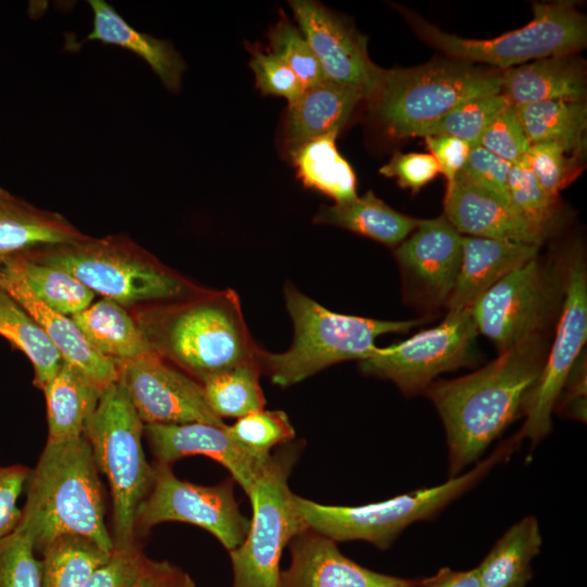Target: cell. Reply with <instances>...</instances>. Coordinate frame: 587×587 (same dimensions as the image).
<instances>
[{"mask_svg": "<svg viewBox=\"0 0 587 587\" xmlns=\"http://www.w3.org/2000/svg\"><path fill=\"white\" fill-rule=\"evenodd\" d=\"M270 50L298 77L304 88L325 82L322 67L309 42L286 15L268 32Z\"/></svg>", "mask_w": 587, "mask_h": 587, "instance_id": "cell-41", "label": "cell"}, {"mask_svg": "<svg viewBox=\"0 0 587 587\" xmlns=\"http://www.w3.org/2000/svg\"><path fill=\"white\" fill-rule=\"evenodd\" d=\"M582 150H572L553 141L530 143L525 163L541 187L558 197L582 172Z\"/></svg>", "mask_w": 587, "mask_h": 587, "instance_id": "cell-40", "label": "cell"}, {"mask_svg": "<svg viewBox=\"0 0 587 587\" xmlns=\"http://www.w3.org/2000/svg\"><path fill=\"white\" fill-rule=\"evenodd\" d=\"M0 587H41V560L17 529L0 540Z\"/></svg>", "mask_w": 587, "mask_h": 587, "instance_id": "cell-42", "label": "cell"}, {"mask_svg": "<svg viewBox=\"0 0 587 587\" xmlns=\"http://www.w3.org/2000/svg\"><path fill=\"white\" fill-rule=\"evenodd\" d=\"M111 553L89 538L61 536L41 553V587H84Z\"/></svg>", "mask_w": 587, "mask_h": 587, "instance_id": "cell-35", "label": "cell"}, {"mask_svg": "<svg viewBox=\"0 0 587 587\" xmlns=\"http://www.w3.org/2000/svg\"><path fill=\"white\" fill-rule=\"evenodd\" d=\"M285 303L294 324L290 347L280 353L260 348L261 373L288 387L336 363L362 361L376 349L375 340L389 333H405L419 321H383L333 312L300 292L292 284L284 288Z\"/></svg>", "mask_w": 587, "mask_h": 587, "instance_id": "cell-5", "label": "cell"}, {"mask_svg": "<svg viewBox=\"0 0 587 587\" xmlns=\"http://www.w3.org/2000/svg\"><path fill=\"white\" fill-rule=\"evenodd\" d=\"M249 51L251 52L250 67L261 93L284 97L289 104L295 102L304 87L294 72L268 51L263 52L259 48H251Z\"/></svg>", "mask_w": 587, "mask_h": 587, "instance_id": "cell-44", "label": "cell"}, {"mask_svg": "<svg viewBox=\"0 0 587 587\" xmlns=\"http://www.w3.org/2000/svg\"><path fill=\"white\" fill-rule=\"evenodd\" d=\"M137 587H196L190 576L167 561L148 560Z\"/></svg>", "mask_w": 587, "mask_h": 587, "instance_id": "cell-51", "label": "cell"}, {"mask_svg": "<svg viewBox=\"0 0 587 587\" xmlns=\"http://www.w3.org/2000/svg\"><path fill=\"white\" fill-rule=\"evenodd\" d=\"M26 501L17 530L36 553L65 535L91 539L113 551L105 525L102 483L85 436L48 441L26 482Z\"/></svg>", "mask_w": 587, "mask_h": 587, "instance_id": "cell-2", "label": "cell"}, {"mask_svg": "<svg viewBox=\"0 0 587 587\" xmlns=\"http://www.w3.org/2000/svg\"><path fill=\"white\" fill-rule=\"evenodd\" d=\"M586 363L582 357L574 365L564 388H567L566 396L559 405V412L563 415L579 421H586ZM563 388V389H564Z\"/></svg>", "mask_w": 587, "mask_h": 587, "instance_id": "cell-50", "label": "cell"}, {"mask_svg": "<svg viewBox=\"0 0 587 587\" xmlns=\"http://www.w3.org/2000/svg\"><path fill=\"white\" fill-rule=\"evenodd\" d=\"M92 28L86 40L128 50L142 59L171 92H179L186 64L171 41L155 38L130 26L113 5L104 0H89Z\"/></svg>", "mask_w": 587, "mask_h": 587, "instance_id": "cell-25", "label": "cell"}, {"mask_svg": "<svg viewBox=\"0 0 587 587\" xmlns=\"http://www.w3.org/2000/svg\"><path fill=\"white\" fill-rule=\"evenodd\" d=\"M313 221L342 227L395 248L416 228L421 220L394 210L370 190L353 200L322 207Z\"/></svg>", "mask_w": 587, "mask_h": 587, "instance_id": "cell-29", "label": "cell"}, {"mask_svg": "<svg viewBox=\"0 0 587 587\" xmlns=\"http://www.w3.org/2000/svg\"><path fill=\"white\" fill-rule=\"evenodd\" d=\"M164 522L197 525L211 533L230 552L246 538L250 520L239 510L233 479L213 486L182 480L171 465L157 463L149 495L140 503L136 532Z\"/></svg>", "mask_w": 587, "mask_h": 587, "instance_id": "cell-13", "label": "cell"}, {"mask_svg": "<svg viewBox=\"0 0 587 587\" xmlns=\"http://www.w3.org/2000/svg\"><path fill=\"white\" fill-rule=\"evenodd\" d=\"M71 319L89 344L115 363L154 351L125 307L111 299L102 298Z\"/></svg>", "mask_w": 587, "mask_h": 587, "instance_id": "cell-28", "label": "cell"}, {"mask_svg": "<svg viewBox=\"0 0 587 587\" xmlns=\"http://www.w3.org/2000/svg\"><path fill=\"white\" fill-rule=\"evenodd\" d=\"M115 364L117 382L143 424L226 425L210 409L202 385L170 365L155 351Z\"/></svg>", "mask_w": 587, "mask_h": 587, "instance_id": "cell-15", "label": "cell"}, {"mask_svg": "<svg viewBox=\"0 0 587 587\" xmlns=\"http://www.w3.org/2000/svg\"><path fill=\"white\" fill-rule=\"evenodd\" d=\"M289 3L326 80L353 88L366 100L383 71L370 59L366 39L319 2L296 0Z\"/></svg>", "mask_w": 587, "mask_h": 587, "instance_id": "cell-17", "label": "cell"}, {"mask_svg": "<svg viewBox=\"0 0 587 587\" xmlns=\"http://www.w3.org/2000/svg\"><path fill=\"white\" fill-rule=\"evenodd\" d=\"M530 143L553 141L572 150L585 149V100H549L515 105Z\"/></svg>", "mask_w": 587, "mask_h": 587, "instance_id": "cell-34", "label": "cell"}, {"mask_svg": "<svg viewBox=\"0 0 587 587\" xmlns=\"http://www.w3.org/2000/svg\"><path fill=\"white\" fill-rule=\"evenodd\" d=\"M414 587H483L477 570L454 571L442 567L434 575L416 579Z\"/></svg>", "mask_w": 587, "mask_h": 587, "instance_id": "cell-52", "label": "cell"}, {"mask_svg": "<svg viewBox=\"0 0 587 587\" xmlns=\"http://www.w3.org/2000/svg\"><path fill=\"white\" fill-rule=\"evenodd\" d=\"M501 92V71L453 59L383 70L370 97L371 116L389 136L417 137L462 102Z\"/></svg>", "mask_w": 587, "mask_h": 587, "instance_id": "cell-6", "label": "cell"}, {"mask_svg": "<svg viewBox=\"0 0 587 587\" xmlns=\"http://www.w3.org/2000/svg\"><path fill=\"white\" fill-rule=\"evenodd\" d=\"M85 236L63 215L38 208L0 187V262Z\"/></svg>", "mask_w": 587, "mask_h": 587, "instance_id": "cell-24", "label": "cell"}, {"mask_svg": "<svg viewBox=\"0 0 587 587\" xmlns=\"http://www.w3.org/2000/svg\"><path fill=\"white\" fill-rule=\"evenodd\" d=\"M261 370L255 361L239 364L204 380L205 400L212 412L223 417L240 419L264 409L265 398L260 385Z\"/></svg>", "mask_w": 587, "mask_h": 587, "instance_id": "cell-36", "label": "cell"}, {"mask_svg": "<svg viewBox=\"0 0 587 587\" xmlns=\"http://www.w3.org/2000/svg\"><path fill=\"white\" fill-rule=\"evenodd\" d=\"M379 174L396 178L401 188L417 192L439 174V166L430 153L396 152L379 168Z\"/></svg>", "mask_w": 587, "mask_h": 587, "instance_id": "cell-47", "label": "cell"}, {"mask_svg": "<svg viewBox=\"0 0 587 587\" xmlns=\"http://www.w3.org/2000/svg\"><path fill=\"white\" fill-rule=\"evenodd\" d=\"M542 538L534 516L512 525L476 566L483 587H525Z\"/></svg>", "mask_w": 587, "mask_h": 587, "instance_id": "cell-31", "label": "cell"}, {"mask_svg": "<svg viewBox=\"0 0 587 587\" xmlns=\"http://www.w3.org/2000/svg\"><path fill=\"white\" fill-rule=\"evenodd\" d=\"M576 54L548 57L501 71V93L513 105L585 100L586 67Z\"/></svg>", "mask_w": 587, "mask_h": 587, "instance_id": "cell-23", "label": "cell"}, {"mask_svg": "<svg viewBox=\"0 0 587 587\" xmlns=\"http://www.w3.org/2000/svg\"><path fill=\"white\" fill-rule=\"evenodd\" d=\"M0 276L15 279L50 309L72 316L92 303L95 294L71 274L22 253L0 262Z\"/></svg>", "mask_w": 587, "mask_h": 587, "instance_id": "cell-32", "label": "cell"}, {"mask_svg": "<svg viewBox=\"0 0 587 587\" xmlns=\"http://www.w3.org/2000/svg\"><path fill=\"white\" fill-rule=\"evenodd\" d=\"M152 349L202 384L255 361L260 347L233 289L209 291L147 311L137 322Z\"/></svg>", "mask_w": 587, "mask_h": 587, "instance_id": "cell-3", "label": "cell"}, {"mask_svg": "<svg viewBox=\"0 0 587 587\" xmlns=\"http://www.w3.org/2000/svg\"><path fill=\"white\" fill-rule=\"evenodd\" d=\"M25 254L71 274L93 294L125 308L178 301L204 291L124 235L85 236Z\"/></svg>", "mask_w": 587, "mask_h": 587, "instance_id": "cell-4", "label": "cell"}, {"mask_svg": "<svg viewBox=\"0 0 587 587\" xmlns=\"http://www.w3.org/2000/svg\"><path fill=\"white\" fill-rule=\"evenodd\" d=\"M415 34L450 59L504 71L535 60L583 50L587 22L572 1L537 2L523 27L491 39H469L442 32L412 11L399 8Z\"/></svg>", "mask_w": 587, "mask_h": 587, "instance_id": "cell-9", "label": "cell"}, {"mask_svg": "<svg viewBox=\"0 0 587 587\" xmlns=\"http://www.w3.org/2000/svg\"><path fill=\"white\" fill-rule=\"evenodd\" d=\"M478 146L510 164L525 160L530 142L515 105L509 102L494 116L485 128Z\"/></svg>", "mask_w": 587, "mask_h": 587, "instance_id": "cell-43", "label": "cell"}, {"mask_svg": "<svg viewBox=\"0 0 587 587\" xmlns=\"http://www.w3.org/2000/svg\"><path fill=\"white\" fill-rule=\"evenodd\" d=\"M545 359L542 336L534 334L478 371L425 389L446 429L450 477L477 460L523 413Z\"/></svg>", "mask_w": 587, "mask_h": 587, "instance_id": "cell-1", "label": "cell"}, {"mask_svg": "<svg viewBox=\"0 0 587 587\" xmlns=\"http://www.w3.org/2000/svg\"><path fill=\"white\" fill-rule=\"evenodd\" d=\"M226 426L201 422L145 424L143 434L157 463L172 465L185 457H208L223 465L248 496L271 458L262 461L247 453Z\"/></svg>", "mask_w": 587, "mask_h": 587, "instance_id": "cell-18", "label": "cell"}, {"mask_svg": "<svg viewBox=\"0 0 587 587\" xmlns=\"http://www.w3.org/2000/svg\"><path fill=\"white\" fill-rule=\"evenodd\" d=\"M563 301L555 336L523 407L517 433L533 448L551 430V415L587 339V272L580 248L572 250L561 278Z\"/></svg>", "mask_w": 587, "mask_h": 587, "instance_id": "cell-11", "label": "cell"}, {"mask_svg": "<svg viewBox=\"0 0 587 587\" xmlns=\"http://www.w3.org/2000/svg\"><path fill=\"white\" fill-rule=\"evenodd\" d=\"M298 453L292 445L272 454L248 495L252 507L249 530L229 552L233 587H280L283 550L309 529L288 485Z\"/></svg>", "mask_w": 587, "mask_h": 587, "instance_id": "cell-10", "label": "cell"}, {"mask_svg": "<svg viewBox=\"0 0 587 587\" xmlns=\"http://www.w3.org/2000/svg\"><path fill=\"white\" fill-rule=\"evenodd\" d=\"M409 302L427 309L448 304L462 259V235L442 214L421 220L395 249Z\"/></svg>", "mask_w": 587, "mask_h": 587, "instance_id": "cell-16", "label": "cell"}, {"mask_svg": "<svg viewBox=\"0 0 587 587\" xmlns=\"http://www.w3.org/2000/svg\"><path fill=\"white\" fill-rule=\"evenodd\" d=\"M0 335L29 359L38 389L54 377L63 359L38 322L0 287Z\"/></svg>", "mask_w": 587, "mask_h": 587, "instance_id": "cell-33", "label": "cell"}, {"mask_svg": "<svg viewBox=\"0 0 587 587\" xmlns=\"http://www.w3.org/2000/svg\"><path fill=\"white\" fill-rule=\"evenodd\" d=\"M507 196L517 213L549 234L557 221L558 197L541 187L525 160L511 165Z\"/></svg>", "mask_w": 587, "mask_h": 587, "instance_id": "cell-39", "label": "cell"}, {"mask_svg": "<svg viewBox=\"0 0 587 587\" xmlns=\"http://www.w3.org/2000/svg\"><path fill=\"white\" fill-rule=\"evenodd\" d=\"M291 562L280 573V587H414V579L361 566L344 555L336 541L312 529L289 544Z\"/></svg>", "mask_w": 587, "mask_h": 587, "instance_id": "cell-19", "label": "cell"}, {"mask_svg": "<svg viewBox=\"0 0 587 587\" xmlns=\"http://www.w3.org/2000/svg\"><path fill=\"white\" fill-rule=\"evenodd\" d=\"M520 438L511 437L466 473L441 485L419 489L363 505H329L296 495L297 508L309 529L334 541L363 540L389 548L412 523L435 517L445 507L475 486L498 463L516 450Z\"/></svg>", "mask_w": 587, "mask_h": 587, "instance_id": "cell-7", "label": "cell"}, {"mask_svg": "<svg viewBox=\"0 0 587 587\" xmlns=\"http://www.w3.org/2000/svg\"><path fill=\"white\" fill-rule=\"evenodd\" d=\"M29 471L21 464L0 466V540L20 524L22 509L17 507V499L25 489Z\"/></svg>", "mask_w": 587, "mask_h": 587, "instance_id": "cell-48", "label": "cell"}, {"mask_svg": "<svg viewBox=\"0 0 587 587\" xmlns=\"http://www.w3.org/2000/svg\"><path fill=\"white\" fill-rule=\"evenodd\" d=\"M478 335L471 310L448 311L437 326L359 361L365 375L389 379L408 397L425 391L441 373L469 365Z\"/></svg>", "mask_w": 587, "mask_h": 587, "instance_id": "cell-12", "label": "cell"}, {"mask_svg": "<svg viewBox=\"0 0 587 587\" xmlns=\"http://www.w3.org/2000/svg\"><path fill=\"white\" fill-rule=\"evenodd\" d=\"M508 103L501 92L466 100L423 128L417 137L446 136L476 147L487 125Z\"/></svg>", "mask_w": 587, "mask_h": 587, "instance_id": "cell-37", "label": "cell"}, {"mask_svg": "<svg viewBox=\"0 0 587 587\" xmlns=\"http://www.w3.org/2000/svg\"><path fill=\"white\" fill-rule=\"evenodd\" d=\"M429 153L436 159L439 173L447 180V188L455 180L463 168L471 147L457 138L446 136L424 137Z\"/></svg>", "mask_w": 587, "mask_h": 587, "instance_id": "cell-49", "label": "cell"}, {"mask_svg": "<svg viewBox=\"0 0 587 587\" xmlns=\"http://www.w3.org/2000/svg\"><path fill=\"white\" fill-rule=\"evenodd\" d=\"M539 246L462 236V259L448 311L471 310L498 280L538 257Z\"/></svg>", "mask_w": 587, "mask_h": 587, "instance_id": "cell-21", "label": "cell"}, {"mask_svg": "<svg viewBox=\"0 0 587 587\" xmlns=\"http://www.w3.org/2000/svg\"><path fill=\"white\" fill-rule=\"evenodd\" d=\"M511 165L485 148L476 146L471 148L467 160L458 176L508 200L507 185Z\"/></svg>", "mask_w": 587, "mask_h": 587, "instance_id": "cell-46", "label": "cell"}, {"mask_svg": "<svg viewBox=\"0 0 587 587\" xmlns=\"http://www.w3.org/2000/svg\"><path fill=\"white\" fill-rule=\"evenodd\" d=\"M148 560L138 545L126 549L114 548L84 587H137Z\"/></svg>", "mask_w": 587, "mask_h": 587, "instance_id": "cell-45", "label": "cell"}, {"mask_svg": "<svg viewBox=\"0 0 587 587\" xmlns=\"http://www.w3.org/2000/svg\"><path fill=\"white\" fill-rule=\"evenodd\" d=\"M145 424L123 386L116 382L102 394L88 417L84 436L99 473L109 483L113 502L114 548L136 546V516L154 480L141 439Z\"/></svg>", "mask_w": 587, "mask_h": 587, "instance_id": "cell-8", "label": "cell"}, {"mask_svg": "<svg viewBox=\"0 0 587 587\" xmlns=\"http://www.w3.org/2000/svg\"><path fill=\"white\" fill-rule=\"evenodd\" d=\"M364 97L358 90L329 80L304 88L289 104L284 138L291 149L310 139L340 133Z\"/></svg>", "mask_w": 587, "mask_h": 587, "instance_id": "cell-26", "label": "cell"}, {"mask_svg": "<svg viewBox=\"0 0 587 587\" xmlns=\"http://www.w3.org/2000/svg\"><path fill=\"white\" fill-rule=\"evenodd\" d=\"M444 215L461 235L539 247L548 236L517 213L508 200L459 176L446 190Z\"/></svg>", "mask_w": 587, "mask_h": 587, "instance_id": "cell-20", "label": "cell"}, {"mask_svg": "<svg viewBox=\"0 0 587 587\" xmlns=\"http://www.w3.org/2000/svg\"><path fill=\"white\" fill-rule=\"evenodd\" d=\"M338 135L330 133L310 139L289 149V153L304 187L322 192L335 203H342L358 197L357 177L337 149Z\"/></svg>", "mask_w": 587, "mask_h": 587, "instance_id": "cell-30", "label": "cell"}, {"mask_svg": "<svg viewBox=\"0 0 587 587\" xmlns=\"http://www.w3.org/2000/svg\"><path fill=\"white\" fill-rule=\"evenodd\" d=\"M226 429L233 440L247 453L266 461L277 446L291 442L295 428L283 411L259 410L247 414Z\"/></svg>", "mask_w": 587, "mask_h": 587, "instance_id": "cell-38", "label": "cell"}, {"mask_svg": "<svg viewBox=\"0 0 587 587\" xmlns=\"http://www.w3.org/2000/svg\"><path fill=\"white\" fill-rule=\"evenodd\" d=\"M104 390L82 371L63 361L42 389L47 404V440L83 436L85 423L95 412Z\"/></svg>", "mask_w": 587, "mask_h": 587, "instance_id": "cell-27", "label": "cell"}, {"mask_svg": "<svg viewBox=\"0 0 587 587\" xmlns=\"http://www.w3.org/2000/svg\"><path fill=\"white\" fill-rule=\"evenodd\" d=\"M0 287L38 322L63 361L82 371L103 389L118 380L115 362L89 344L71 316L50 309L15 279L0 276Z\"/></svg>", "mask_w": 587, "mask_h": 587, "instance_id": "cell-22", "label": "cell"}, {"mask_svg": "<svg viewBox=\"0 0 587 587\" xmlns=\"http://www.w3.org/2000/svg\"><path fill=\"white\" fill-rule=\"evenodd\" d=\"M553 284L538 257L491 286L471 308L478 334L500 352L540 333L551 309Z\"/></svg>", "mask_w": 587, "mask_h": 587, "instance_id": "cell-14", "label": "cell"}]
</instances>
